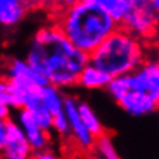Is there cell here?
I'll list each match as a JSON object with an SVG mask.
<instances>
[{
    "mask_svg": "<svg viewBox=\"0 0 159 159\" xmlns=\"http://www.w3.org/2000/svg\"><path fill=\"white\" fill-rule=\"evenodd\" d=\"M157 61H158V65H159V57H158V58H157Z\"/></svg>",
    "mask_w": 159,
    "mask_h": 159,
    "instance_id": "cell-19",
    "label": "cell"
},
{
    "mask_svg": "<svg viewBox=\"0 0 159 159\" xmlns=\"http://www.w3.org/2000/svg\"><path fill=\"white\" fill-rule=\"evenodd\" d=\"M30 8V3L23 0H0V23L4 27L16 26L26 18Z\"/></svg>",
    "mask_w": 159,
    "mask_h": 159,
    "instance_id": "cell-10",
    "label": "cell"
},
{
    "mask_svg": "<svg viewBox=\"0 0 159 159\" xmlns=\"http://www.w3.org/2000/svg\"><path fill=\"white\" fill-rule=\"evenodd\" d=\"M31 159H58V157L53 152V151H50L49 148H47V150H42V151L34 152Z\"/></svg>",
    "mask_w": 159,
    "mask_h": 159,
    "instance_id": "cell-18",
    "label": "cell"
},
{
    "mask_svg": "<svg viewBox=\"0 0 159 159\" xmlns=\"http://www.w3.org/2000/svg\"><path fill=\"white\" fill-rule=\"evenodd\" d=\"M147 61L144 43L123 29L108 37L92 54L89 63L112 78L134 73Z\"/></svg>",
    "mask_w": 159,
    "mask_h": 159,
    "instance_id": "cell-3",
    "label": "cell"
},
{
    "mask_svg": "<svg viewBox=\"0 0 159 159\" xmlns=\"http://www.w3.org/2000/svg\"><path fill=\"white\" fill-rule=\"evenodd\" d=\"M54 23L78 50L88 55L120 29L102 7L101 0L67 3L58 12Z\"/></svg>",
    "mask_w": 159,
    "mask_h": 159,
    "instance_id": "cell-2",
    "label": "cell"
},
{
    "mask_svg": "<svg viewBox=\"0 0 159 159\" xmlns=\"http://www.w3.org/2000/svg\"><path fill=\"white\" fill-rule=\"evenodd\" d=\"M15 121L20 125L23 132L27 136L30 142V146L33 148L34 152L42 150H47V146L50 143V134L45 132L39 124L35 120L33 112H30L29 109H20L16 111V117Z\"/></svg>",
    "mask_w": 159,
    "mask_h": 159,
    "instance_id": "cell-8",
    "label": "cell"
},
{
    "mask_svg": "<svg viewBox=\"0 0 159 159\" xmlns=\"http://www.w3.org/2000/svg\"><path fill=\"white\" fill-rule=\"evenodd\" d=\"M33 115H34L37 123L39 124V127H41L45 132L50 134L51 131H53V119H54V116L46 109L45 105H41L39 108H37L33 112Z\"/></svg>",
    "mask_w": 159,
    "mask_h": 159,
    "instance_id": "cell-16",
    "label": "cell"
},
{
    "mask_svg": "<svg viewBox=\"0 0 159 159\" xmlns=\"http://www.w3.org/2000/svg\"><path fill=\"white\" fill-rule=\"evenodd\" d=\"M78 112L81 115V119L84 121V124L86 125V128L89 129V132L93 135L94 138H100L105 132V128L102 125V123L100 121V119L97 117L96 112L90 108V105L86 101L78 100Z\"/></svg>",
    "mask_w": 159,
    "mask_h": 159,
    "instance_id": "cell-13",
    "label": "cell"
},
{
    "mask_svg": "<svg viewBox=\"0 0 159 159\" xmlns=\"http://www.w3.org/2000/svg\"><path fill=\"white\" fill-rule=\"evenodd\" d=\"M120 29L140 41L154 37L159 30V0H132Z\"/></svg>",
    "mask_w": 159,
    "mask_h": 159,
    "instance_id": "cell-4",
    "label": "cell"
},
{
    "mask_svg": "<svg viewBox=\"0 0 159 159\" xmlns=\"http://www.w3.org/2000/svg\"><path fill=\"white\" fill-rule=\"evenodd\" d=\"M65 113L70 123L71 128V138L77 142V144L82 150H93L96 146L97 139L89 132L81 119V115L78 112V100L74 96L66 94L65 100Z\"/></svg>",
    "mask_w": 159,
    "mask_h": 159,
    "instance_id": "cell-7",
    "label": "cell"
},
{
    "mask_svg": "<svg viewBox=\"0 0 159 159\" xmlns=\"http://www.w3.org/2000/svg\"><path fill=\"white\" fill-rule=\"evenodd\" d=\"M0 150L3 159H31L34 155L29 139L12 119L0 121Z\"/></svg>",
    "mask_w": 159,
    "mask_h": 159,
    "instance_id": "cell-5",
    "label": "cell"
},
{
    "mask_svg": "<svg viewBox=\"0 0 159 159\" xmlns=\"http://www.w3.org/2000/svg\"><path fill=\"white\" fill-rule=\"evenodd\" d=\"M117 104L131 116H146L159 109V100L138 90L127 92L117 101Z\"/></svg>",
    "mask_w": 159,
    "mask_h": 159,
    "instance_id": "cell-9",
    "label": "cell"
},
{
    "mask_svg": "<svg viewBox=\"0 0 159 159\" xmlns=\"http://www.w3.org/2000/svg\"><path fill=\"white\" fill-rule=\"evenodd\" d=\"M125 77L129 90L147 93L159 100V65L157 58L147 59L138 70Z\"/></svg>",
    "mask_w": 159,
    "mask_h": 159,
    "instance_id": "cell-6",
    "label": "cell"
},
{
    "mask_svg": "<svg viewBox=\"0 0 159 159\" xmlns=\"http://www.w3.org/2000/svg\"><path fill=\"white\" fill-rule=\"evenodd\" d=\"M26 61L49 84L62 89L77 85L81 71L89 63V55L78 50L61 29L51 23L35 31L29 43Z\"/></svg>",
    "mask_w": 159,
    "mask_h": 159,
    "instance_id": "cell-1",
    "label": "cell"
},
{
    "mask_svg": "<svg viewBox=\"0 0 159 159\" xmlns=\"http://www.w3.org/2000/svg\"><path fill=\"white\" fill-rule=\"evenodd\" d=\"M112 81V77L104 73L102 70L97 69L96 66L88 63L84 70L81 71L78 77V82L77 85H80L81 88L93 90V89H107L108 85Z\"/></svg>",
    "mask_w": 159,
    "mask_h": 159,
    "instance_id": "cell-11",
    "label": "cell"
},
{
    "mask_svg": "<svg viewBox=\"0 0 159 159\" xmlns=\"http://www.w3.org/2000/svg\"><path fill=\"white\" fill-rule=\"evenodd\" d=\"M53 131L62 138H66V136H69V135H71L70 123H69V119H67L65 111L54 116V119H53Z\"/></svg>",
    "mask_w": 159,
    "mask_h": 159,
    "instance_id": "cell-17",
    "label": "cell"
},
{
    "mask_svg": "<svg viewBox=\"0 0 159 159\" xmlns=\"http://www.w3.org/2000/svg\"><path fill=\"white\" fill-rule=\"evenodd\" d=\"M101 4L120 27L132 7V0H101Z\"/></svg>",
    "mask_w": 159,
    "mask_h": 159,
    "instance_id": "cell-14",
    "label": "cell"
},
{
    "mask_svg": "<svg viewBox=\"0 0 159 159\" xmlns=\"http://www.w3.org/2000/svg\"><path fill=\"white\" fill-rule=\"evenodd\" d=\"M41 98H42L43 105L46 107V109L53 116L63 112V109H65L66 94L58 86H54L51 84L43 86L41 90Z\"/></svg>",
    "mask_w": 159,
    "mask_h": 159,
    "instance_id": "cell-12",
    "label": "cell"
},
{
    "mask_svg": "<svg viewBox=\"0 0 159 159\" xmlns=\"http://www.w3.org/2000/svg\"><path fill=\"white\" fill-rule=\"evenodd\" d=\"M93 150L98 159H121L112 142V138L108 134H104L102 136L97 138Z\"/></svg>",
    "mask_w": 159,
    "mask_h": 159,
    "instance_id": "cell-15",
    "label": "cell"
}]
</instances>
